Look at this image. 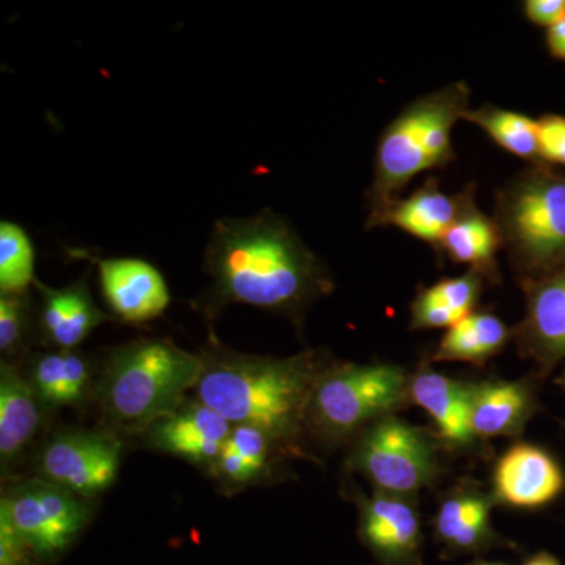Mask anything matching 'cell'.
<instances>
[{"label": "cell", "instance_id": "obj_1", "mask_svg": "<svg viewBox=\"0 0 565 565\" xmlns=\"http://www.w3.org/2000/svg\"><path fill=\"white\" fill-rule=\"evenodd\" d=\"M204 263L215 307L250 305L286 316L296 326L316 300L334 289L322 259L270 211L215 222Z\"/></svg>", "mask_w": 565, "mask_h": 565}, {"label": "cell", "instance_id": "obj_2", "mask_svg": "<svg viewBox=\"0 0 565 565\" xmlns=\"http://www.w3.org/2000/svg\"><path fill=\"white\" fill-rule=\"evenodd\" d=\"M203 360L199 401L233 426L259 427L282 448L297 452L316 382L333 360L315 351L275 359L218 348Z\"/></svg>", "mask_w": 565, "mask_h": 565}, {"label": "cell", "instance_id": "obj_3", "mask_svg": "<svg viewBox=\"0 0 565 565\" xmlns=\"http://www.w3.org/2000/svg\"><path fill=\"white\" fill-rule=\"evenodd\" d=\"M470 95L463 81L451 82L418 96L388 122L375 148L366 223L401 199L419 174L456 161L452 129L470 109Z\"/></svg>", "mask_w": 565, "mask_h": 565}, {"label": "cell", "instance_id": "obj_4", "mask_svg": "<svg viewBox=\"0 0 565 565\" xmlns=\"http://www.w3.org/2000/svg\"><path fill=\"white\" fill-rule=\"evenodd\" d=\"M203 370V356L173 341H132L111 351L99 381V403L118 426L150 429L184 403L185 393L196 388Z\"/></svg>", "mask_w": 565, "mask_h": 565}, {"label": "cell", "instance_id": "obj_5", "mask_svg": "<svg viewBox=\"0 0 565 565\" xmlns=\"http://www.w3.org/2000/svg\"><path fill=\"white\" fill-rule=\"evenodd\" d=\"M492 217L519 285L565 264V174L530 163L498 189Z\"/></svg>", "mask_w": 565, "mask_h": 565}, {"label": "cell", "instance_id": "obj_6", "mask_svg": "<svg viewBox=\"0 0 565 565\" xmlns=\"http://www.w3.org/2000/svg\"><path fill=\"white\" fill-rule=\"evenodd\" d=\"M411 373L399 364L333 362L316 382L307 429L326 444L353 440L371 424L411 407Z\"/></svg>", "mask_w": 565, "mask_h": 565}, {"label": "cell", "instance_id": "obj_7", "mask_svg": "<svg viewBox=\"0 0 565 565\" xmlns=\"http://www.w3.org/2000/svg\"><path fill=\"white\" fill-rule=\"evenodd\" d=\"M445 452L434 430L390 415L353 438L345 465L374 492L418 498L444 478Z\"/></svg>", "mask_w": 565, "mask_h": 565}, {"label": "cell", "instance_id": "obj_8", "mask_svg": "<svg viewBox=\"0 0 565 565\" xmlns=\"http://www.w3.org/2000/svg\"><path fill=\"white\" fill-rule=\"evenodd\" d=\"M88 515L77 494L44 479L14 486L0 504V522L40 561L62 555L87 525Z\"/></svg>", "mask_w": 565, "mask_h": 565}, {"label": "cell", "instance_id": "obj_9", "mask_svg": "<svg viewBox=\"0 0 565 565\" xmlns=\"http://www.w3.org/2000/svg\"><path fill=\"white\" fill-rule=\"evenodd\" d=\"M121 444L107 435L57 434L36 459L40 479L63 487L77 497H93L109 489L120 467Z\"/></svg>", "mask_w": 565, "mask_h": 565}, {"label": "cell", "instance_id": "obj_10", "mask_svg": "<svg viewBox=\"0 0 565 565\" xmlns=\"http://www.w3.org/2000/svg\"><path fill=\"white\" fill-rule=\"evenodd\" d=\"M525 294V316L514 327L516 352L535 366L545 381L565 360V264L520 285Z\"/></svg>", "mask_w": 565, "mask_h": 565}, {"label": "cell", "instance_id": "obj_11", "mask_svg": "<svg viewBox=\"0 0 565 565\" xmlns=\"http://www.w3.org/2000/svg\"><path fill=\"white\" fill-rule=\"evenodd\" d=\"M359 537L382 565H423L418 498L356 492Z\"/></svg>", "mask_w": 565, "mask_h": 565}, {"label": "cell", "instance_id": "obj_12", "mask_svg": "<svg viewBox=\"0 0 565 565\" xmlns=\"http://www.w3.org/2000/svg\"><path fill=\"white\" fill-rule=\"evenodd\" d=\"M494 505L492 494L473 481H460L441 494L433 530L445 559L481 555L493 548H515L493 527Z\"/></svg>", "mask_w": 565, "mask_h": 565}, {"label": "cell", "instance_id": "obj_13", "mask_svg": "<svg viewBox=\"0 0 565 565\" xmlns=\"http://www.w3.org/2000/svg\"><path fill=\"white\" fill-rule=\"evenodd\" d=\"M490 486L494 504L537 511L565 492V470L548 449L516 441L494 460Z\"/></svg>", "mask_w": 565, "mask_h": 565}, {"label": "cell", "instance_id": "obj_14", "mask_svg": "<svg viewBox=\"0 0 565 565\" xmlns=\"http://www.w3.org/2000/svg\"><path fill=\"white\" fill-rule=\"evenodd\" d=\"M412 405H418L434 423V433L446 452L478 455L484 444L475 437L470 426L468 382L449 377L422 362L411 373L408 384Z\"/></svg>", "mask_w": 565, "mask_h": 565}, {"label": "cell", "instance_id": "obj_15", "mask_svg": "<svg viewBox=\"0 0 565 565\" xmlns=\"http://www.w3.org/2000/svg\"><path fill=\"white\" fill-rule=\"evenodd\" d=\"M535 375L519 381L468 382L470 426L481 444L492 438H516L525 433L527 424L541 412L539 385Z\"/></svg>", "mask_w": 565, "mask_h": 565}, {"label": "cell", "instance_id": "obj_16", "mask_svg": "<svg viewBox=\"0 0 565 565\" xmlns=\"http://www.w3.org/2000/svg\"><path fill=\"white\" fill-rule=\"evenodd\" d=\"M77 255L98 264L104 299L122 322L145 323L159 318L172 302L162 274L139 258H95Z\"/></svg>", "mask_w": 565, "mask_h": 565}, {"label": "cell", "instance_id": "obj_17", "mask_svg": "<svg viewBox=\"0 0 565 565\" xmlns=\"http://www.w3.org/2000/svg\"><path fill=\"white\" fill-rule=\"evenodd\" d=\"M232 430L233 424L202 401L182 403L150 427L156 448L211 467L221 456Z\"/></svg>", "mask_w": 565, "mask_h": 565}, {"label": "cell", "instance_id": "obj_18", "mask_svg": "<svg viewBox=\"0 0 565 565\" xmlns=\"http://www.w3.org/2000/svg\"><path fill=\"white\" fill-rule=\"evenodd\" d=\"M465 196L467 188L457 193H446L437 178L429 177L411 195L401 196L374 221L367 222L366 228L394 226L438 253L446 232L462 211Z\"/></svg>", "mask_w": 565, "mask_h": 565}, {"label": "cell", "instance_id": "obj_19", "mask_svg": "<svg viewBox=\"0 0 565 565\" xmlns=\"http://www.w3.org/2000/svg\"><path fill=\"white\" fill-rule=\"evenodd\" d=\"M465 188L462 211L446 232L437 256L468 266V270L481 275L487 285H501L498 253L503 250V237L494 218L476 204V185L470 182Z\"/></svg>", "mask_w": 565, "mask_h": 565}, {"label": "cell", "instance_id": "obj_20", "mask_svg": "<svg viewBox=\"0 0 565 565\" xmlns=\"http://www.w3.org/2000/svg\"><path fill=\"white\" fill-rule=\"evenodd\" d=\"M41 297L40 330L47 343L61 351H73L88 334L109 321L93 302L87 278L63 289H52L35 281Z\"/></svg>", "mask_w": 565, "mask_h": 565}, {"label": "cell", "instance_id": "obj_21", "mask_svg": "<svg viewBox=\"0 0 565 565\" xmlns=\"http://www.w3.org/2000/svg\"><path fill=\"white\" fill-rule=\"evenodd\" d=\"M487 282L481 275L467 270L457 277H445L429 286H419L411 303L412 332L451 329L476 310Z\"/></svg>", "mask_w": 565, "mask_h": 565}, {"label": "cell", "instance_id": "obj_22", "mask_svg": "<svg viewBox=\"0 0 565 565\" xmlns=\"http://www.w3.org/2000/svg\"><path fill=\"white\" fill-rule=\"evenodd\" d=\"M512 340L514 327H509L494 311L484 308L446 330L429 360L486 367Z\"/></svg>", "mask_w": 565, "mask_h": 565}, {"label": "cell", "instance_id": "obj_23", "mask_svg": "<svg viewBox=\"0 0 565 565\" xmlns=\"http://www.w3.org/2000/svg\"><path fill=\"white\" fill-rule=\"evenodd\" d=\"M40 397L17 367L0 366V456L10 463L28 448L39 430Z\"/></svg>", "mask_w": 565, "mask_h": 565}, {"label": "cell", "instance_id": "obj_24", "mask_svg": "<svg viewBox=\"0 0 565 565\" xmlns=\"http://www.w3.org/2000/svg\"><path fill=\"white\" fill-rule=\"evenodd\" d=\"M29 377L41 403L74 405L81 403L87 392L90 367L87 360L74 351L41 353L33 360Z\"/></svg>", "mask_w": 565, "mask_h": 565}, {"label": "cell", "instance_id": "obj_25", "mask_svg": "<svg viewBox=\"0 0 565 565\" xmlns=\"http://www.w3.org/2000/svg\"><path fill=\"white\" fill-rule=\"evenodd\" d=\"M463 120L478 126L501 150L530 163L541 162L537 120L522 111L503 109L493 104L470 107Z\"/></svg>", "mask_w": 565, "mask_h": 565}, {"label": "cell", "instance_id": "obj_26", "mask_svg": "<svg viewBox=\"0 0 565 565\" xmlns=\"http://www.w3.org/2000/svg\"><path fill=\"white\" fill-rule=\"evenodd\" d=\"M35 282V250L29 234L13 222L0 223V289L25 294Z\"/></svg>", "mask_w": 565, "mask_h": 565}, {"label": "cell", "instance_id": "obj_27", "mask_svg": "<svg viewBox=\"0 0 565 565\" xmlns=\"http://www.w3.org/2000/svg\"><path fill=\"white\" fill-rule=\"evenodd\" d=\"M32 307L28 294H2L0 297V351L13 355L24 348L31 333Z\"/></svg>", "mask_w": 565, "mask_h": 565}, {"label": "cell", "instance_id": "obj_28", "mask_svg": "<svg viewBox=\"0 0 565 565\" xmlns=\"http://www.w3.org/2000/svg\"><path fill=\"white\" fill-rule=\"evenodd\" d=\"M226 441L244 457L245 462L250 465L253 470L262 476L269 473L275 451L282 449V446L277 444L269 434L248 424L233 426Z\"/></svg>", "mask_w": 565, "mask_h": 565}, {"label": "cell", "instance_id": "obj_29", "mask_svg": "<svg viewBox=\"0 0 565 565\" xmlns=\"http://www.w3.org/2000/svg\"><path fill=\"white\" fill-rule=\"evenodd\" d=\"M541 162L565 167V117L546 114L537 118Z\"/></svg>", "mask_w": 565, "mask_h": 565}, {"label": "cell", "instance_id": "obj_30", "mask_svg": "<svg viewBox=\"0 0 565 565\" xmlns=\"http://www.w3.org/2000/svg\"><path fill=\"white\" fill-rule=\"evenodd\" d=\"M212 471L226 479V481L233 482V484H250V482L258 481L262 478V475L253 470L250 465L245 462L244 457L228 441L223 445L221 456L212 465Z\"/></svg>", "mask_w": 565, "mask_h": 565}, {"label": "cell", "instance_id": "obj_31", "mask_svg": "<svg viewBox=\"0 0 565 565\" xmlns=\"http://www.w3.org/2000/svg\"><path fill=\"white\" fill-rule=\"evenodd\" d=\"M523 14L531 24L550 28L565 18V0H526L522 6Z\"/></svg>", "mask_w": 565, "mask_h": 565}, {"label": "cell", "instance_id": "obj_32", "mask_svg": "<svg viewBox=\"0 0 565 565\" xmlns=\"http://www.w3.org/2000/svg\"><path fill=\"white\" fill-rule=\"evenodd\" d=\"M31 557L13 531L0 522V565H31Z\"/></svg>", "mask_w": 565, "mask_h": 565}, {"label": "cell", "instance_id": "obj_33", "mask_svg": "<svg viewBox=\"0 0 565 565\" xmlns=\"http://www.w3.org/2000/svg\"><path fill=\"white\" fill-rule=\"evenodd\" d=\"M545 41L550 54L557 61H565V18L546 31Z\"/></svg>", "mask_w": 565, "mask_h": 565}, {"label": "cell", "instance_id": "obj_34", "mask_svg": "<svg viewBox=\"0 0 565 565\" xmlns=\"http://www.w3.org/2000/svg\"><path fill=\"white\" fill-rule=\"evenodd\" d=\"M523 565H563L556 556L548 552H539L535 555L527 557Z\"/></svg>", "mask_w": 565, "mask_h": 565}, {"label": "cell", "instance_id": "obj_35", "mask_svg": "<svg viewBox=\"0 0 565 565\" xmlns=\"http://www.w3.org/2000/svg\"><path fill=\"white\" fill-rule=\"evenodd\" d=\"M555 384L559 386V388L563 390V392L565 393V370L563 371V373L557 375V377L555 379Z\"/></svg>", "mask_w": 565, "mask_h": 565}, {"label": "cell", "instance_id": "obj_36", "mask_svg": "<svg viewBox=\"0 0 565 565\" xmlns=\"http://www.w3.org/2000/svg\"><path fill=\"white\" fill-rule=\"evenodd\" d=\"M468 565H504V564H493V563H486V561H475V563L468 564Z\"/></svg>", "mask_w": 565, "mask_h": 565}]
</instances>
